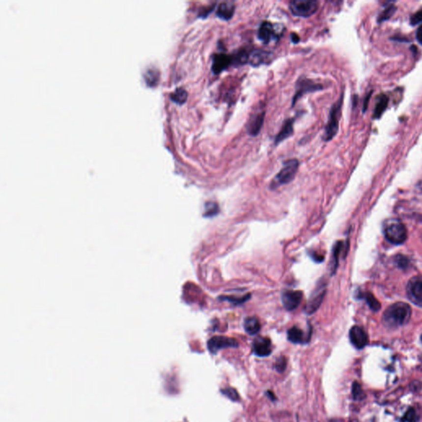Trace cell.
Returning a JSON list of instances; mask_svg holds the SVG:
<instances>
[{"mask_svg": "<svg viewBox=\"0 0 422 422\" xmlns=\"http://www.w3.org/2000/svg\"><path fill=\"white\" fill-rule=\"evenodd\" d=\"M412 316V308L406 303L398 302L389 306L383 315V322L389 328L404 325Z\"/></svg>", "mask_w": 422, "mask_h": 422, "instance_id": "6da1fadb", "label": "cell"}, {"mask_svg": "<svg viewBox=\"0 0 422 422\" xmlns=\"http://www.w3.org/2000/svg\"><path fill=\"white\" fill-rule=\"evenodd\" d=\"M384 233L389 243L399 245L404 243L407 238V230L400 220L390 219L384 222Z\"/></svg>", "mask_w": 422, "mask_h": 422, "instance_id": "7a4b0ae2", "label": "cell"}, {"mask_svg": "<svg viewBox=\"0 0 422 422\" xmlns=\"http://www.w3.org/2000/svg\"><path fill=\"white\" fill-rule=\"evenodd\" d=\"M299 167H300V163L297 159H289L285 162L284 167L276 176L273 182H271V188L276 189L280 186L288 184L292 182L296 175Z\"/></svg>", "mask_w": 422, "mask_h": 422, "instance_id": "3957f363", "label": "cell"}, {"mask_svg": "<svg viewBox=\"0 0 422 422\" xmlns=\"http://www.w3.org/2000/svg\"><path fill=\"white\" fill-rule=\"evenodd\" d=\"M342 101L343 96H341L338 102L332 107L328 124L326 126L325 131L322 136L324 141H330L338 134L339 130V116H340V109L342 106Z\"/></svg>", "mask_w": 422, "mask_h": 422, "instance_id": "277c9868", "label": "cell"}, {"mask_svg": "<svg viewBox=\"0 0 422 422\" xmlns=\"http://www.w3.org/2000/svg\"><path fill=\"white\" fill-rule=\"evenodd\" d=\"M318 9V3L314 0H294L289 3L292 14L301 18H309Z\"/></svg>", "mask_w": 422, "mask_h": 422, "instance_id": "5b68a950", "label": "cell"}, {"mask_svg": "<svg viewBox=\"0 0 422 422\" xmlns=\"http://www.w3.org/2000/svg\"><path fill=\"white\" fill-rule=\"evenodd\" d=\"M326 291H327V284L324 281H319L317 285L315 287L313 291L310 295L309 301H308L306 307H305V312L309 315L312 314L319 309L320 305H322L323 299L325 297Z\"/></svg>", "mask_w": 422, "mask_h": 422, "instance_id": "8992f818", "label": "cell"}, {"mask_svg": "<svg viewBox=\"0 0 422 422\" xmlns=\"http://www.w3.org/2000/svg\"><path fill=\"white\" fill-rule=\"evenodd\" d=\"M238 342L233 338L223 336H216L208 340V350L212 354H216L223 349L236 348L238 347Z\"/></svg>", "mask_w": 422, "mask_h": 422, "instance_id": "52a82bcc", "label": "cell"}, {"mask_svg": "<svg viewBox=\"0 0 422 422\" xmlns=\"http://www.w3.org/2000/svg\"><path fill=\"white\" fill-rule=\"evenodd\" d=\"M408 299L414 305L422 307V277H412L407 285Z\"/></svg>", "mask_w": 422, "mask_h": 422, "instance_id": "ba28073f", "label": "cell"}, {"mask_svg": "<svg viewBox=\"0 0 422 422\" xmlns=\"http://www.w3.org/2000/svg\"><path fill=\"white\" fill-rule=\"evenodd\" d=\"M322 89V86L319 84H316L312 80H309V79H300L298 80L296 84V91L295 94L293 97L292 100V106H294L296 103L297 101L300 99V97H303L306 93L309 92H316Z\"/></svg>", "mask_w": 422, "mask_h": 422, "instance_id": "9c48e42d", "label": "cell"}, {"mask_svg": "<svg viewBox=\"0 0 422 422\" xmlns=\"http://www.w3.org/2000/svg\"><path fill=\"white\" fill-rule=\"evenodd\" d=\"M302 299L303 292L299 290H285L281 295L282 305L288 311H293L299 307Z\"/></svg>", "mask_w": 422, "mask_h": 422, "instance_id": "30bf717a", "label": "cell"}, {"mask_svg": "<svg viewBox=\"0 0 422 422\" xmlns=\"http://www.w3.org/2000/svg\"><path fill=\"white\" fill-rule=\"evenodd\" d=\"M231 65H233L232 55L219 53L213 57L211 70L215 74H220Z\"/></svg>", "mask_w": 422, "mask_h": 422, "instance_id": "8fae6325", "label": "cell"}, {"mask_svg": "<svg viewBox=\"0 0 422 422\" xmlns=\"http://www.w3.org/2000/svg\"><path fill=\"white\" fill-rule=\"evenodd\" d=\"M258 38L264 44L271 43V41H277L280 39V35L276 31L273 24L269 22H263L258 30Z\"/></svg>", "mask_w": 422, "mask_h": 422, "instance_id": "7c38bea8", "label": "cell"}, {"mask_svg": "<svg viewBox=\"0 0 422 422\" xmlns=\"http://www.w3.org/2000/svg\"><path fill=\"white\" fill-rule=\"evenodd\" d=\"M265 115H266V112L263 109L259 110L252 115L247 125V131L250 136H256L260 133L263 126Z\"/></svg>", "mask_w": 422, "mask_h": 422, "instance_id": "4fadbf2b", "label": "cell"}, {"mask_svg": "<svg viewBox=\"0 0 422 422\" xmlns=\"http://www.w3.org/2000/svg\"><path fill=\"white\" fill-rule=\"evenodd\" d=\"M253 353L259 357H266L272 352V344L269 338L259 337L254 340L253 344Z\"/></svg>", "mask_w": 422, "mask_h": 422, "instance_id": "5bb4252c", "label": "cell"}, {"mask_svg": "<svg viewBox=\"0 0 422 422\" xmlns=\"http://www.w3.org/2000/svg\"><path fill=\"white\" fill-rule=\"evenodd\" d=\"M350 340L351 344L357 349H363L368 344V336L363 328L359 326H354L350 330Z\"/></svg>", "mask_w": 422, "mask_h": 422, "instance_id": "9a60e30c", "label": "cell"}, {"mask_svg": "<svg viewBox=\"0 0 422 422\" xmlns=\"http://www.w3.org/2000/svg\"><path fill=\"white\" fill-rule=\"evenodd\" d=\"M271 52L262 51V50H254L250 51L249 55V60L248 64H251L253 67L260 66L261 64H268L269 61L271 60Z\"/></svg>", "mask_w": 422, "mask_h": 422, "instance_id": "2e32d148", "label": "cell"}, {"mask_svg": "<svg viewBox=\"0 0 422 422\" xmlns=\"http://www.w3.org/2000/svg\"><path fill=\"white\" fill-rule=\"evenodd\" d=\"M235 5L232 2H224L218 6L216 15L223 20L228 21L233 18L235 12Z\"/></svg>", "mask_w": 422, "mask_h": 422, "instance_id": "e0dca14e", "label": "cell"}, {"mask_svg": "<svg viewBox=\"0 0 422 422\" xmlns=\"http://www.w3.org/2000/svg\"><path fill=\"white\" fill-rule=\"evenodd\" d=\"M294 121V119H293V118L285 120V122L284 123V125L282 126L281 130L279 134L276 137V140H275L276 145H277L278 143H281L282 141H284V140L289 138V137H290L294 134V127H293Z\"/></svg>", "mask_w": 422, "mask_h": 422, "instance_id": "ac0fdd59", "label": "cell"}, {"mask_svg": "<svg viewBox=\"0 0 422 422\" xmlns=\"http://www.w3.org/2000/svg\"><path fill=\"white\" fill-rule=\"evenodd\" d=\"M244 330L249 335H256L261 330L259 320L255 317H248L244 321Z\"/></svg>", "mask_w": 422, "mask_h": 422, "instance_id": "d6986e66", "label": "cell"}, {"mask_svg": "<svg viewBox=\"0 0 422 422\" xmlns=\"http://www.w3.org/2000/svg\"><path fill=\"white\" fill-rule=\"evenodd\" d=\"M388 104H389V97H387L386 95H379L374 108V115H373L374 119H379L381 117V115L384 114L388 108Z\"/></svg>", "mask_w": 422, "mask_h": 422, "instance_id": "ffe728a7", "label": "cell"}, {"mask_svg": "<svg viewBox=\"0 0 422 422\" xmlns=\"http://www.w3.org/2000/svg\"><path fill=\"white\" fill-rule=\"evenodd\" d=\"M288 340L294 344H303L307 342L305 339V334L301 329L297 327H293L288 330L287 333Z\"/></svg>", "mask_w": 422, "mask_h": 422, "instance_id": "44dd1931", "label": "cell"}, {"mask_svg": "<svg viewBox=\"0 0 422 422\" xmlns=\"http://www.w3.org/2000/svg\"><path fill=\"white\" fill-rule=\"evenodd\" d=\"M343 243L342 242H338L335 243V245L333 247V261H332V275H334L337 269H338V264H339V256H340V252L342 250Z\"/></svg>", "mask_w": 422, "mask_h": 422, "instance_id": "7402d4cb", "label": "cell"}, {"mask_svg": "<svg viewBox=\"0 0 422 422\" xmlns=\"http://www.w3.org/2000/svg\"><path fill=\"white\" fill-rule=\"evenodd\" d=\"M187 96H188V93H187V91L184 88H182V87H179V88H177V89L175 90L174 92L171 93L170 97H171V100L173 101L174 103L181 105V104H183L187 101Z\"/></svg>", "mask_w": 422, "mask_h": 422, "instance_id": "603a6c76", "label": "cell"}, {"mask_svg": "<svg viewBox=\"0 0 422 422\" xmlns=\"http://www.w3.org/2000/svg\"><path fill=\"white\" fill-rule=\"evenodd\" d=\"M250 298H251V295L247 294V295L238 297V298L234 296H221L219 299L222 301H228V302L231 303L232 305L237 306V305H243L244 303L247 302Z\"/></svg>", "mask_w": 422, "mask_h": 422, "instance_id": "cb8c5ba5", "label": "cell"}, {"mask_svg": "<svg viewBox=\"0 0 422 422\" xmlns=\"http://www.w3.org/2000/svg\"><path fill=\"white\" fill-rule=\"evenodd\" d=\"M396 6L391 5L388 6L385 9H384L383 12H382L380 14H379V17L377 18V21H378V23H381L383 22H385V21L389 20L390 18L393 17L394 13L396 12Z\"/></svg>", "mask_w": 422, "mask_h": 422, "instance_id": "d4e9b609", "label": "cell"}, {"mask_svg": "<svg viewBox=\"0 0 422 422\" xmlns=\"http://www.w3.org/2000/svg\"><path fill=\"white\" fill-rule=\"evenodd\" d=\"M220 212V207L217 203L207 202L205 205V214L204 216L207 218L214 217Z\"/></svg>", "mask_w": 422, "mask_h": 422, "instance_id": "484cf974", "label": "cell"}, {"mask_svg": "<svg viewBox=\"0 0 422 422\" xmlns=\"http://www.w3.org/2000/svg\"><path fill=\"white\" fill-rule=\"evenodd\" d=\"M221 392H222V394L225 396H227V397H228L229 399L232 400L233 402L240 401V396L238 395V392H237L235 389L226 388V389H222Z\"/></svg>", "mask_w": 422, "mask_h": 422, "instance_id": "4316f807", "label": "cell"}, {"mask_svg": "<svg viewBox=\"0 0 422 422\" xmlns=\"http://www.w3.org/2000/svg\"><path fill=\"white\" fill-rule=\"evenodd\" d=\"M418 416L413 408H409L401 420V422H417Z\"/></svg>", "mask_w": 422, "mask_h": 422, "instance_id": "83f0119b", "label": "cell"}, {"mask_svg": "<svg viewBox=\"0 0 422 422\" xmlns=\"http://www.w3.org/2000/svg\"><path fill=\"white\" fill-rule=\"evenodd\" d=\"M366 302L368 303V305H369V307L374 311H379L380 309V304L374 298L373 294H371L370 293L366 294Z\"/></svg>", "mask_w": 422, "mask_h": 422, "instance_id": "f1b7e54d", "label": "cell"}, {"mask_svg": "<svg viewBox=\"0 0 422 422\" xmlns=\"http://www.w3.org/2000/svg\"><path fill=\"white\" fill-rule=\"evenodd\" d=\"M158 81V72L154 69H149L146 73V82L149 85H154Z\"/></svg>", "mask_w": 422, "mask_h": 422, "instance_id": "f546056e", "label": "cell"}, {"mask_svg": "<svg viewBox=\"0 0 422 422\" xmlns=\"http://www.w3.org/2000/svg\"><path fill=\"white\" fill-rule=\"evenodd\" d=\"M352 393H353L354 398L356 400H361L363 398L364 393L361 389V387L358 383L355 382L352 388Z\"/></svg>", "mask_w": 422, "mask_h": 422, "instance_id": "4dcf8cb0", "label": "cell"}, {"mask_svg": "<svg viewBox=\"0 0 422 422\" xmlns=\"http://www.w3.org/2000/svg\"><path fill=\"white\" fill-rule=\"evenodd\" d=\"M286 359H285V357H284V356H281V357H280V358L277 360V362H276V365H275V367L277 368V371H279V372H283V371H284V369L286 368Z\"/></svg>", "mask_w": 422, "mask_h": 422, "instance_id": "1f68e13d", "label": "cell"}, {"mask_svg": "<svg viewBox=\"0 0 422 422\" xmlns=\"http://www.w3.org/2000/svg\"><path fill=\"white\" fill-rule=\"evenodd\" d=\"M410 22L412 26L417 25L419 23H422V9L417 11V13H415L413 15H412L410 18Z\"/></svg>", "mask_w": 422, "mask_h": 422, "instance_id": "d6a6232c", "label": "cell"}, {"mask_svg": "<svg viewBox=\"0 0 422 422\" xmlns=\"http://www.w3.org/2000/svg\"><path fill=\"white\" fill-rule=\"evenodd\" d=\"M309 255L311 256V258H312L313 261H316V262H322L323 260H324V256H321V255L317 253V252H309Z\"/></svg>", "mask_w": 422, "mask_h": 422, "instance_id": "836d02e7", "label": "cell"}, {"mask_svg": "<svg viewBox=\"0 0 422 422\" xmlns=\"http://www.w3.org/2000/svg\"><path fill=\"white\" fill-rule=\"evenodd\" d=\"M213 9H214V6H208L207 8H203L200 11V13H199V16L201 17V18H205L207 17L210 13L212 12Z\"/></svg>", "mask_w": 422, "mask_h": 422, "instance_id": "e575fe53", "label": "cell"}, {"mask_svg": "<svg viewBox=\"0 0 422 422\" xmlns=\"http://www.w3.org/2000/svg\"><path fill=\"white\" fill-rule=\"evenodd\" d=\"M396 262H397L398 266H400L401 268H405L407 266V264H408V260L405 256H398L396 257Z\"/></svg>", "mask_w": 422, "mask_h": 422, "instance_id": "d590c367", "label": "cell"}, {"mask_svg": "<svg viewBox=\"0 0 422 422\" xmlns=\"http://www.w3.org/2000/svg\"><path fill=\"white\" fill-rule=\"evenodd\" d=\"M417 39L418 42L422 45V24L418 28L417 31Z\"/></svg>", "mask_w": 422, "mask_h": 422, "instance_id": "8d00e7d4", "label": "cell"}, {"mask_svg": "<svg viewBox=\"0 0 422 422\" xmlns=\"http://www.w3.org/2000/svg\"><path fill=\"white\" fill-rule=\"evenodd\" d=\"M291 41L292 42H294V43H298L299 41H300V37L298 35H296L295 33L291 34Z\"/></svg>", "mask_w": 422, "mask_h": 422, "instance_id": "74e56055", "label": "cell"}]
</instances>
